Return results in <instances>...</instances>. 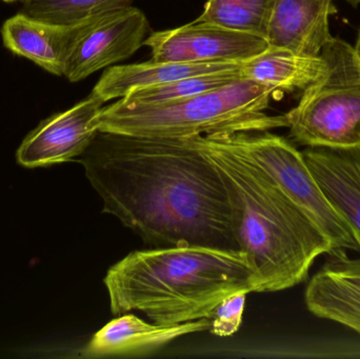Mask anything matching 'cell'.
Here are the masks:
<instances>
[{
  "mask_svg": "<svg viewBox=\"0 0 360 359\" xmlns=\"http://www.w3.org/2000/svg\"><path fill=\"white\" fill-rule=\"evenodd\" d=\"M78 162L103 212L146 244L239 250L219 171L192 139L98 131Z\"/></svg>",
  "mask_w": 360,
  "mask_h": 359,
  "instance_id": "6da1fadb",
  "label": "cell"
},
{
  "mask_svg": "<svg viewBox=\"0 0 360 359\" xmlns=\"http://www.w3.org/2000/svg\"><path fill=\"white\" fill-rule=\"evenodd\" d=\"M219 171L233 235L255 273V292H278L309 278L321 255L334 250L325 234L268 174L216 133L190 137Z\"/></svg>",
  "mask_w": 360,
  "mask_h": 359,
  "instance_id": "7a4b0ae2",
  "label": "cell"
},
{
  "mask_svg": "<svg viewBox=\"0 0 360 359\" xmlns=\"http://www.w3.org/2000/svg\"><path fill=\"white\" fill-rule=\"evenodd\" d=\"M103 282L113 315L139 312L164 326L207 318L226 297L255 292L245 252L197 244L133 251Z\"/></svg>",
  "mask_w": 360,
  "mask_h": 359,
  "instance_id": "3957f363",
  "label": "cell"
},
{
  "mask_svg": "<svg viewBox=\"0 0 360 359\" xmlns=\"http://www.w3.org/2000/svg\"><path fill=\"white\" fill-rule=\"evenodd\" d=\"M276 89L241 77L209 92L179 100L139 103L120 98L96 117L99 132L152 138H190L214 133L288 128L283 115H269Z\"/></svg>",
  "mask_w": 360,
  "mask_h": 359,
  "instance_id": "277c9868",
  "label": "cell"
},
{
  "mask_svg": "<svg viewBox=\"0 0 360 359\" xmlns=\"http://www.w3.org/2000/svg\"><path fill=\"white\" fill-rule=\"evenodd\" d=\"M321 55L325 73L285 114L290 136L308 148H360V67L353 46L333 37Z\"/></svg>",
  "mask_w": 360,
  "mask_h": 359,
  "instance_id": "5b68a950",
  "label": "cell"
},
{
  "mask_svg": "<svg viewBox=\"0 0 360 359\" xmlns=\"http://www.w3.org/2000/svg\"><path fill=\"white\" fill-rule=\"evenodd\" d=\"M222 141L268 174L325 234L334 250L359 252L350 226L334 210L311 173L302 152L269 131L216 133Z\"/></svg>",
  "mask_w": 360,
  "mask_h": 359,
  "instance_id": "8992f818",
  "label": "cell"
},
{
  "mask_svg": "<svg viewBox=\"0 0 360 359\" xmlns=\"http://www.w3.org/2000/svg\"><path fill=\"white\" fill-rule=\"evenodd\" d=\"M143 46L152 59L167 63H240L268 48L264 38L209 22H194L152 33Z\"/></svg>",
  "mask_w": 360,
  "mask_h": 359,
  "instance_id": "52a82bcc",
  "label": "cell"
},
{
  "mask_svg": "<svg viewBox=\"0 0 360 359\" xmlns=\"http://www.w3.org/2000/svg\"><path fill=\"white\" fill-rule=\"evenodd\" d=\"M149 20L134 6L105 15L86 25L76 41L63 76L77 82L132 56L143 46Z\"/></svg>",
  "mask_w": 360,
  "mask_h": 359,
  "instance_id": "ba28073f",
  "label": "cell"
},
{
  "mask_svg": "<svg viewBox=\"0 0 360 359\" xmlns=\"http://www.w3.org/2000/svg\"><path fill=\"white\" fill-rule=\"evenodd\" d=\"M103 103L101 97L91 93L71 109L42 122L19 147L18 164L38 168L80 157L98 133L96 117Z\"/></svg>",
  "mask_w": 360,
  "mask_h": 359,
  "instance_id": "9c48e42d",
  "label": "cell"
},
{
  "mask_svg": "<svg viewBox=\"0 0 360 359\" xmlns=\"http://www.w3.org/2000/svg\"><path fill=\"white\" fill-rule=\"evenodd\" d=\"M327 255L307 287V308L317 318L360 334V259H351L342 249Z\"/></svg>",
  "mask_w": 360,
  "mask_h": 359,
  "instance_id": "30bf717a",
  "label": "cell"
},
{
  "mask_svg": "<svg viewBox=\"0 0 360 359\" xmlns=\"http://www.w3.org/2000/svg\"><path fill=\"white\" fill-rule=\"evenodd\" d=\"M338 12L333 0H276L266 40L271 48L304 56H319L331 41L330 17Z\"/></svg>",
  "mask_w": 360,
  "mask_h": 359,
  "instance_id": "8fae6325",
  "label": "cell"
},
{
  "mask_svg": "<svg viewBox=\"0 0 360 359\" xmlns=\"http://www.w3.org/2000/svg\"><path fill=\"white\" fill-rule=\"evenodd\" d=\"M209 328V318L164 326L146 322L130 312L118 315L97 331L82 350V356L143 355L152 353L184 335L203 332Z\"/></svg>",
  "mask_w": 360,
  "mask_h": 359,
  "instance_id": "7c38bea8",
  "label": "cell"
},
{
  "mask_svg": "<svg viewBox=\"0 0 360 359\" xmlns=\"http://www.w3.org/2000/svg\"><path fill=\"white\" fill-rule=\"evenodd\" d=\"M90 22L65 27L19 13L2 25V40L4 46L14 54L37 63L49 73L63 76L76 41Z\"/></svg>",
  "mask_w": 360,
  "mask_h": 359,
  "instance_id": "4fadbf2b",
  "label": "cell"
},
{
  "mask_svg": "<svg viewBox=\"0 0 360 359\" xmlns=\"http://www.w3.org/2000/svg\"><path fill=\"white\" fill-rule=\"evenodd\" d=\"M302 154L321 191L352 229L360 253V148H308Z\"/></svg>",
  "mask_w": 360,
  "mask_h": 359,
  "instance_id": "5bb4252c",
  "label": "cell"
},
{
  "mask_svg": "<svg viewBox=\"0 0 360 359\" xmlns=\"http://www.w3.org/2000/svg\"><path fill=\"white\" fill-rule=\"evenodd\" d=\"M243 63H148L116 65L105 70L92 93L105 103L124 98L135 89L160 86L174 80L203 74L241 71Z\"/></svg>",
  "mask_w": 360,
  "mask_h": 359,
  "instance_id": "9a60e30c",
  "label": "cell"
},
{
  "mask_svg": "<svg viewBox=\"0 0 360 359\" xmlns=\"http://www.w3.org/2000/svg\"><path fill=\"white\" fill-rule=\"evenodd\" d=\"M326 61L319 56H304L283 48H271L243 63V77L276 90H304L325 73Z\"/></svg>",
  "mask_w": 360,
  "mask_h": 359,
  "instance_id": "2e32d148",
  "label": "cell"
},
{
  "mask_svg": "<svg viewBox=\"0 0 360 359\" xmlns=\"http://www.w3.org/2000/svg\"><path fill=\"white\" fill-rule=\"evenodd\" d=\"M134 0H23L20 13L52 25L76 27L132 6Z\"/></svg>",
  "mask_w": 360,
  "mask_h": 359,
  "instance_id": "e0dca14e",
  "label": "cell"
},
{
  "mask_svg": "<svg viewBox=\"0 0 360 359\" xmlns=\"http://www.w3.org/2000/svg\"><path fill=\"white\" fill-rule=\"evenodd\" d=\"M276 0H207L197 22H209L266 39Z\"/></svg>",
  "mask_w": 360,
  "mask_h": 359,
  "instance_id": "ac0fdd59",
  "label": "cell"
},
{
  "mask_svg": "<svg viewBox=\"0 0 360 359\" xmlns=\"http://www.w3.org/2000/svg\"><path fill=\"white\" fill-rule=\"evenodd\" d=\"M241 77V71L190 76L160 86L135 89L124 98L139 103H160L179 100L228 86Z\"/></svg>",
  "mask_w": 360,
  "mask_h": 359,
  "instance_id": "d6986e66",
  "label": "cell"
},
{
  "mask_svg": "<svg viewBox=\"0 0 360 359\" xmlns=\"http://www.w3.org/2000/svg\"><path fill=\"white\" fill-rule=\"evenodd\" d=\"M248 293L240 292L231 295L218 303L210 314L211 334L218 337L234 335L240 328Z\"/></svg>",
  "mask_w": 360,
  "mask_h": 359,
  "instance_id": "ffe728a7",
  "label": "cell"
},
{
  "mask_svg": "<svg viewBox=\"0 0 360 359\" xmlns=\"http://www.w3.org/2000/svg\"><path fill=\"white\" fill-rule=\"evenodd\" d=\"M353 50H354L355 58H356L357 63H359L360 67V30L359 32V36H357L356 44L353 46Z\"/></svg>",
  "mask_w": 360,
  "mask_h": 359,
  "instance_id": "44dd1931",
  "label": "cell"
},
{
  "mask_svg": "<svg viewBox=\"0 0 360 359\" xmlns=\"http://www.w3.org/2000/svg\"><path fill=\"white\" fill-rule=\"evenodd\" d=\"M345 1L348 2V4H350L351 6H359L360 4V0H345Z\"/></svg>",
  "mask_w": 360,
  "mask_h": 359,
  "instance_id": "7402d4cb",
  "label": "cell"
},
{
  "mask_svg": "<svg viewBox=\"0 0 360 359\" xmlns=\"http://www.w3.org/2000/svg\"><path fill=\"white\" fill-rule=\"evenodd\" d=\"M4 2H15V1H23V0H2Z\"/></svg>",
  "mask_w": 360,
  "mask_h": 359,
  "instance_id": "603a6c76",
  "label": "cell"
}]
</instances>
